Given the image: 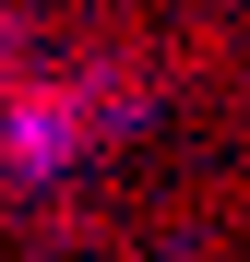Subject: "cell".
<instances>
[{
    "label": "cell",
    "mask_w": 250,
    "mask_h": 262,
    "mask_svg": "<svg viewBox=\"0 0 250 262\" xmlns=\"http://www.w3.org/2000/svg\"><path fill=\"white\" fill-rule=\"evenodd\" d=\"M96 131L107 119H96L83 83H12V107H0V167H12V179H60Z\"/></svg>",
    "instance_id": "obj_1"
}]
</instances>
